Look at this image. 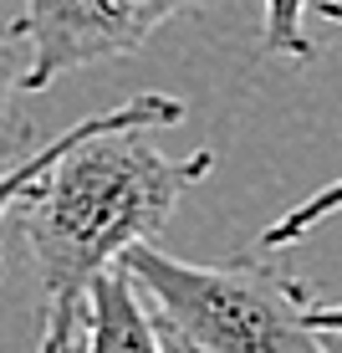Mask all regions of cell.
Listing matches in <instances>:
<instances>
[{"mask_svg":"<svg viewBox=\"0 0 342 353\" xmlns=\"http://www.w3.org/2000/svg\"><path fill=\"white\" fill-rule=\"evenodd\" d=\"M26 97V36L21 26H0V169L21 164L31 149V113Z\"/></svg>","mask_w":342,"mask_h":353,"instance_id":"6","label":"cell"},{"mask_svg":"<svg viewBox=\"0 0 342 353\" xmlns=\"http://www.w3.org/2000/svg\"><path fill=\"white\" fill-rule=\"evenodd\" d=\"M179 118H184V103H179V97H164V92H143V97H128L123 108H107V113L82 118L77 128H67L62 139H52L46 149H31L21 164L0 169V221H6V215L21 205V194L41 179V169L52 164L56 154H67L72 143H82L87 133H103V128H174Z\"/></svg>","mask_w":342,"mask_h":353,"instance_id":"5","label":"cell"},{"mask_svg":"<svg viewBox=\"0 0 342 353\" xmlns=\"http://www.w3.org/2000/svg\"><path fill=\"white\" fill-rule=\"evenodd\" d=\"M153 128H103L72 143L21 194L26 241L46 292V327L36 353H77L87 327V292L128 246L169 225L179 194L215 169V149L169 159L149 143Z\"/></svg>","mask_w":342,"mask_h":353,"instance_id":"1","label":"cell"},{"mask_svg":"<svg viewBox=\"0 0 342 353\" xmlns=\"http://www.w3.org/2000/svg\"><path fill=\"white\" fill-rule=\"evenodd\" d=\"M123 272L149 292L153 318L174 343L200 353H327V338L307 323V282L255 261L194 266L153 241L123 251Z\"/></svg>","mask_w":342,"mask_h":353,"instance_id":"2","label":"cell"},{"mask_svg":"<svg viewBox=\"0 0 342 353\" xmlns=\"http://www.w3.org/2000/svg\"><path fill=\"white\" fill-rule=\"evenodd\" d=\"M307 10H312V0H266V21H261L266 52L291 57V62H312L317 46L307 36Z\"/></svg>","mask_w":342,"mask_h":353,"instance_id":"8","label":"cell"},{"mask_svg":"<svg viewBox=\"0 0 342 353\" xmlns=\"http://www.w3.org/2000/svg\"><path fill=\"white\" fill-rule=\"evenodd\" d=\"M317 10H322V21H337L342 26V0H312ZM342 210V179H332V185H322V190H312L301 205H291L281 221H271L261 230V251H281V246H291V241H301L307 230H317L327 221V215H337Z\"/></svg>","mask_w":342,"mask_h":353,"instance_id":"7","label":"cell"},{"mask_svg":"<svg viewBox=\"0 0 342 353\" xmlns=\"http://www.w3.org/2000/svg\"><path fill=\"white\" fill-rule=\"evenodd\" d=\"M307 323L317 327V333H342V302H317V297H312Z\"/></svg>","mask_w":342,"mask_h":353,"instance_id":"9","label":"cell"},{"mask_svg":"<svg viewBox=\"0 0 342 353\" xmlns=\"http://www.w3.org/2000/svg\"><path fill=\"white\" fill-rule=\"evenodd\" d=\"M204 0H26V92H46L56 77L92 62L133 57L149 46L164 21L184 16Z\"/></svg>","mask_w":342,"mask_h":353,"instance_id":"3","label":"cell"},{"mask_svg":"<svg viewBox=\"0 0 342 353\" xmlns=\"http://www.w3.org/2000/svg\"><path fill=\"white\" fill-rule=\"evenodd\" d=\"M77 353H164V327L123 266H107L87 292V327Z\"/></svg>","mask_w":342,"mask_h":353,"instance_id":"4","label":"cell"},{"mask_svg":"<svg viewBox=\"0 0 342 353\" xmlns=\"http://www.w3.org/2000/svg\"><path fill=\"white\" fill-rule=\"evenodd\" d=\"M327 338V353H342V333H322Z\"/></svg>","mask_w":342,"mask_h":353,"instance_id":"10","label":"cell"},{"mask_svg":"<svg viewBox=\"0 0 342 353\" xmlns=\"http://www.w3.org/2000/svg\"><path fill=\"white\" fill-rule=\"evenodd\" d=\"M169 343H174V338H169ZM174 348H179V353H200V348H189V343H174Z\"/></svg>","mask_w":342,"mask_h":353,"instance_id":"11","label":"cell"}]
</instances>
